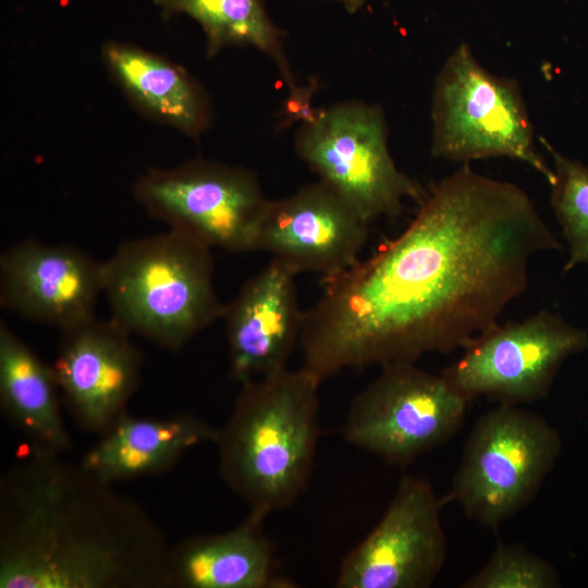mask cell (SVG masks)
<instances>
[{
  "label": "cell",
  "mask_w": 588,
  "mask_h": 588,
  "mask_svg": "<svg viewBox=\"0 0 588 588\" xmlns=\"http://www.w3.org/2000/svg\"><path fill=\"white\" fill-rule=\"evenodd\" d=\"M561 248L523 188L464 166L395 238L322 279L304 313L301 367L322 383L346 368L463 350L524 294L532 257Z\"/></svg>",
  "instance_id": "cell-1"
},
{
  "label": "cell",
  "mask_w": 588,
  "mask_h": 588,
  "mask_svg": "<svg viewBox=\"0 0 588 588\" xmlns=\"http://www.w3.org/2000/svg\"><path fill=\"white\" fill-rule=\"evenodd\" d=\"M170 548L81 462L29 451L0 478V588H168Z\"/></svg>",
  "instance_id": "cell-2"
},
{
  "label": "cell",
  "mask_w": 588,
  "mask_h": 588,
  "mask_svg": "<svg viewBox=\"0 0 588 588\" xmlns=\"http://www.w3.org/2000/svg\"><path fill=\"white\" fill-rule=\"evenodd\" d=\"M320 382L284 368L241 385L215 444L223 482L250 512L291 507L310 477L319 439Z\"/></svg>",
  "instance_id": "cell-3"
},
{
  "label": "cell",
  "mask_w": 588,
  "mask_h": 588,
  "mask_svg": "<svg viewBox=\"0 0 588 588\" xmlns=\"http://www.w3.org/2000/svg\"><path fill=\"white\" fill-rule=\"evenodd\" d=\"M211 248L176 231L127 240L102 261L111 319L170 352L222 319Z\"/></svg>",
  "instance_id": "cell-4"
},
{
  "label": "cell",
  "mask_w": 588,
  "mask_h": 588,
  "mask_svg": "<svg viewBox=\"0 0 588 588\" xmlns=\"http://www.w3.org/2000/svg\"><path fill=\"white\" fill-rule=\"evenodd\" d=\"M431 154L454 162L507 157L540 173L553 171L536 147L518 84L485 69L461 44L446 58L433 86Z\"/></svg>",
  "instance_id": "cell-5"
},
{
  "label": "cell",
  "mask_w": 588,
  "mask_h": 588,
  "mask_svg": "<svg viewBox=\"0 0 588 588\" xmlns=\"http://www.w3.org/2000/svg\"><path fill=\"white\" fill-rule=\"evenodd\" d=\"M294 147L318 180L369 223L399 216L406 199L420 203L427 193L393 160L378 105L344 100L316 108L301 122Z\"/></svg>",
  "instance_id": "cell-6"
},
{
  "label": "cell",
  "mask_w": 588,
  "mask_h": 588,
  "mask_svg": "<svg viewBox=\"0 0 588 588\" xmlns=\"http://www.w3.org/2000/svg\"><path fill=\"white\" fill-rule=\"evenodd\" d=\"M560 451V436L542 416L498 404L475 422L448 500L495 529L536 498Z\"/></svg>",
  "instance_id": "cell-7"
},
{
  "label": "cell",
  "mask_w": 588,
  "mask_h": 588,
  "mask_svg": "<svg viewBox=\"0 0 588 588\" xmlns=\"http://www.w3.org/2000/svg\"><path fill=\"white\" fill-rule=\"evenodd\" d=\"M380 368L348 408L343 437L351 445L390 464L407 465L444 445L462 428L469 402L442 373L415 363Z\"/></svg>",
  "instance_id": "cell-8"
},
{
  "label": "cell",
  "mask_w": 588,
  "mask_h": 588,
  "mask_svg": "<svg viewBox=\"0 0 588 588\" xmlns=\"http://www.w3.org/2000/svg\"><path fill=\"white\" fill-rule=\"evenodd\" d=\"M133 191L144 209L170 230L233 253L254 250L269 200L254 172L206 159L151 169Z\"/></svg>",
  "instance_id": "cell-9"
},
{
  "label": "cell",
  "mask_w": 588,
  "mask_h": 588,
  "mask_svg": "<svg viewBox=\"0 0 588 588\" xmlns=\"http://www.w3.org/2000/svg\"><path fill=\"white\" fill-rule=\"evenodd\" d=\"M588 347V334L549 310L499 321L475 336L441 373L468 402L522 405L543 399L562 363Z\"/></svg>",
  "instance_id": "cell-10"
},
{
  "label": "cell",
  "mask_w": 588,
  "mask_h": 588,
  "mask_svg": "<svg viewBox=\"0 0 588 588\" xmlns=\"http://www.w3.org/2000/svg\"><path fill=\"white\" fill-rule=\"evenodd\" d=\"M442 505L426 479L403 476L381 519L343 559L335 586L430 587L446 556Z\"/></svg>",
  "instance_id": "cell-11"
},
{
  "label": "cell",
  "mask_w": 588,
  "mask_h": 588,
  "mask_svg": "<svg viewBox=\"0 0 588 588\" xmlns=\"http://www.w3.org/2000/svg\"><path fill=\"white\" fill-rule=\"evenodd\" d=\"M369 222L321 181L292 195L269 199L259 221L254 250L270 254L295 274L330 278L359 259Z\"/></svg>",
  "instance_id": "cell-12"
},
{
  "label": "cell",
  "mask_w": 588,
  "mask_h": 588,
  "mask_svg": "<svg viewBox=\"0 0 588 588\" xmlns=\"http://www.w3.org/2000/svg\"><path fill=\"white\" fill-rule=\"evenodd\" d=\"M143 354L113 319L95 317L62 331L52 368L77 426L105 432L127 413L142 378Z\"/></svg>",
  "instance_id": "cell-13"
},
{
  "label": "cell",
  "mask_w": 588,
  "mask_h": 588,
  "mask_svg": "<svg viewBox=\"0 0 588 588\" xmlns=\"http://www.w3.org/2000/svg\"><path fill=\"white\" fill-rule=\"evenodd\" d=\"M102 261L70 245L22 240L0 256V305L61 332L95 317Z\"/></svg>",
  "instance_id": "cell-14"
},
{
  "label": "cell",
  "mask_w": 588,
  "mask_h": 588,
  "mask_svg": "<svg viewBox=\"0 0 588 588\" xmlns=\"http://www.w3.org/2000/svg\"><path fill=\"white\" fill-rule=\"evenodd\" d=\"M295 274L271 258L225 304L229 375L242 384L286 368L304 321Z\"/></svg>",
  "instance_id": "cell-15"
},
{
  "label": "cell",
  "mask_w": 588,
  "mask_h": 588,
  "mask_svg": "<svg viewBox=\"0 0 588 588\" xmlns=\"http://www.w3.org/2000/svg\"><path fill=\"white\" fill-rule=\"evenodd\" d=\"M266 516L249 512L236 527L187 537L171 546L168 588H292L264 531Z\"/></svg>",
  "instance_id": "cell-16"
},
{
  "label": "cell",
  "mask_w": 588,
  "mask_h": 588,
  "mask_svg": "<svg viewBox=\"0 0 588 588\" xmlns=\"http://www.w3.org/2000/svg\"><path fill=\"white\" fill-rule=\"evenodd\" d=\"M218 429L181 413L168 417L122 415L83 455L81 464L115 483L171 471L189 450L217 440Z\"/></svg>",
  "instance_id": "cell-17"
},
{
  "label": "cell",
  "mask_w": 588,
  "mask_h": 588,
  "mask_svg": "<svg viewBox=\"0 0 588 588\" xmlns=\"http://www.w3.org/2000/svg\"><path fill=\"white\" fill-rule=\"evenodd\" d=\"M101 58L111 78L144 115L192 138H198L208 128V97L181 65L120 41H107Z\"/></svg>",
  "instance_id": "cell-18"
},
{
  "label": "cell",
  "mask_w": 588,
  "mask_h": 588,
  "mask_svg": "<svg viewBox=\"0 0 588 588\" xmlns=\"http://www.w3.org/2000/svg\"><path fill=\"white\" fill-rule=\"evenodd\" d=\"M62 403L52 366L47 365L1 319V411L25 437L30 452L63 455L71 449Z\"/></svg>",
  "instance_id": "cell-19"
},
{
  "label": "cell",
  "mask_w": 588,
  "mask_h": 588,
  "mask_svg": "<svg viewBox=\"0 0 588 588\" xmlns=\"http://www.w3.org/2000/svg\"><path fill=\"white\" fill-rule=\"evenodd\" d=\"M163 19L186 15L204 32L206 54L228 47H250L277 65L289 94L298 89L284 47V33L270 17L264 0H152Z\"/></svg>",
  "instance_id": "cell-20"
},
{
  "label": "cell",
  "mask_w": 588,
  "mask_h": 588,
  "mask_svg": "<svg viewBox=\"0 0 588 588\" xmlns=\"http://www.w3.org/2000/svg\"><path fill=\"white\" fill-rule=\"evenodd\" d=\"M552 158L550 199L562 234L568 245L564 271L588 265V167L573 160L541 138Z\"/></svg>",
  "instance_id": "cell-21"
},
{
  "label": "cell",
  "mask_w": 588,
  "mask_h": 588,
  "mask_svg": "<svg viewBox=\"0 0 588 588\" xmlns=\"http://www.w3.org/2000/svg\"><path fill=\"white\" fill-rule=\"evenodd\" d=\"M555 569L524 544L499 542L490 559L462 588H553Z\"/></svg>",
  "instance_id": "cell-22"
},
{
  "label": "cell",
  "mask_w": 588,
  "mask_h": 588,
  "mask_svg": "<svg viewBox=\"0 0 588 588\" xmlns=\"http://www.w3.org/2000/svg\"><path fill=\"white\" fill-rule=\"evenodd\" d=\"M323 1H330V2L336 3L341 5L348 13H356L367 2V0H323Z\"/></svg>",
  "instance_id": "cell-23"
}]
</instances>
